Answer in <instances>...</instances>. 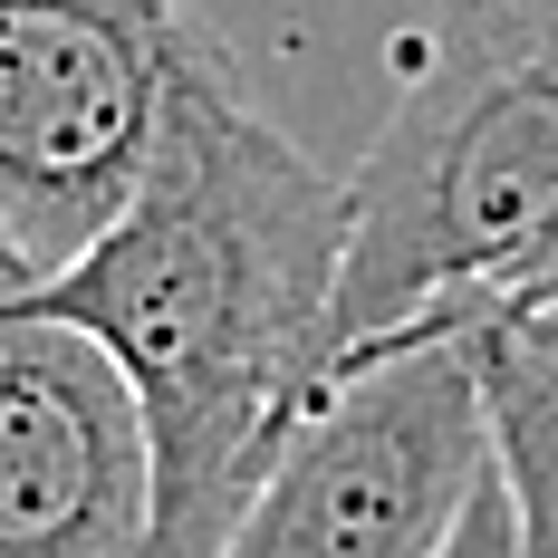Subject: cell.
Returning <instances> with one entry per match:
<instances>
[{"label": "cell", "instance_id": "1", "mask_svg": "<svg viewBox=\"0 0 558 558\" xmlns=\"http://www.w3.org/2000/svg\"><path fill=\"white\" fill-rule=\"evenodd\" d=\"M39 318L97 337L145 424V549L213 558L337 366V183L241 97L231 49L165 97L145 173L49 279Z\"/></svg>", "mask_w": 558, "mask_h": 558}, {"label": "cell", "instance_id": "2", "mask_svg": "<svg viewBox=\"0 0 558 558\" xmlns=\"http://www.w3.org/2000/svg\"><path fill=\"white\" fill-rule=\"evenodd\" d=\"M558 251V0H434L337 183V356Z\"/></svg>", "mask_w": 558, "mask_h": 558}, {"label": "cell", "instance_id": "3", "mask_svg": "<svg viewBox=\"0 0 558 558\" xmlns=\"http://www.w3.org/2000/svg\"><path fill=\"white\" fill-rule=\"evenodd\" d=\"M472 366L444 318L347 347L213 558H434L482 482Z\"/></svg>", "mask_w": 558, "mask_h": 558}, {"label": "cell", "instance_id": "4", "mask_svg": "<svg viewBox=\"0 0 558 558\" xmlns=\"http://www.w3.org/2000/svg\"><path fill=\"white\" fill-rule=\"evenodd\" d=\"M222 0H0V270L49 279L125 203Z\"/></svg>", "mask_w": 558, "mask_h": 558}, {"label": "cell", "instance_id": "5", "mask_svg": "<svg viewBox=\"0 0 558 558\" xmlns=\"http://www.w3.org/2000/svg\"><path fill=\"white\" fill-rule=\"evenodd\" d=\"M145 549V424L97 337L0 289V558Z\"/></svg>", "mask_w": 558, "mask_h": 558}, {"label": "cell", "instance_id": "6", "mask_svg": "<svg viewBox=\"0 0 558 558\" xmlns=\"http://www.w3.org/2000/svg\"><path fill=\"white\" fill-rule=\"evenodd\" d=\"M424 318L462 337L482 452L510 510V558H558V318L530 289H482Z\"/></svg>", "mask_w": 558, "mask_h": 558}, {"label": "cell", "instance_id": "7", "mask_svg": "<svg viewBox=\"0 0 558 558\" xmlns=\"http://www.w3.org/2000/svg\"><path fill=\"white\" fill-rule=\"evenodd\" d=\"M434 558H510V510H501V482H492V462H482V482H472V501L452 510L444 549Z\"/></svg>", "mask_w": 558, "mask_h": 558}]
</instances>
